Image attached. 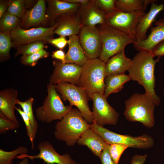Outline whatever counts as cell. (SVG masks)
<instances>
[{"label":"cell","instance_id":"1","mask_svg":"<svg viewBox=\"0 0 164 164\" xmlns=\"http://www.w3.org/2000/svg\"><path fill=\"white\" fill-rule=\"evenodd\" d=\"M150 53L139 51L134 56L128 71L131 80L137 81L144 87L145 93L158 106L161 103L160 97L155 90V78L154 70L156 63L160 58L156 60Z\"/></svg>","mask_w":164,"mask_h":164},{"label":"cell","instance_id":"2","mask_svg":"<svg viewBox=\"0 0 164 164\" xmlns=\"http://www.w3.org/2000/svg\"><path fill=\"white\" fill-rule=\"evenodd\" d=\"M125 105L123 114L127 120L140 122L148 128L154 126V109L156 105L145 93H135L125 101Z\"/></svg>","mask_w":164,"mask_h":164},{"label":"cell","instance_id":"3","mask_svg":"<svg viewBox=\"0 0 164 164\" xmlns=\"http://www.w3.org/2000/svg\"><path fill=\"white\" fill-rule=\"evenodd\" d=\"M77 108H72L55 126L54 136L57 139L65 142L68 146H73L80 136L90 128Z\"/></svg>","mask_w":164,"mask_h":164},{"label":"cell","instance_id":"4","mask_svg":"<svg viewBox=\"0 0 164 164\" xmlns=\"http://www.w3.org/2000/svg\"><path fill=\"white\" fill-rule=\"evenodd\" d=\"M106 63L99 58L88 59L82 67L78 86L89 96L94 93L104 94Z\"/></svg>","mask_w":164,"mask_h":164},{"label":"cell","instance_id":"5","mask_svg":"<svg viewBox=\"0 0 164 164\" xmlns=\"http://www.w3.org/2000/svg\"><path fill=\"white\" fill-rule=\"evenodd\" d=\"M47 95L43 104L35 109L36 117L39 121L49 123L54 120H61L73 108L65 106L56 89V85L48 84Z\"/></svg>","mask_w":164,"mask_h":164},{"label":"cell","instance_id":"6","mask_svg":"<svg viewBox=\"0 0 164 164\" xmlns=\"http://www.w3.org/2000/svg\"><path fill=\"white\" fill-rule=\"evenodd\" d=\"M101 35L102 46L99 58L106 63L111 57L124 50L135 39L123 32L113 27L104 25L99 29Z\"/></svg>","mask_w":164,"mask_h":164},{"label":"cell","instance_id":"7","mask_svg":"<svg viewBox=\"0 0 164 164\" xmlns=\"http://www.w3.org/2000/svg\"><path fill=\"white\" fill-rule=\"evenodd\" d=\"M56 86V91L62 99L68 101L70 105L76 106L86 121L90 124H92L94 121L93 113L88 104L91 98L86 92L80 87L69 83H59Z\"/></svg>","mask_w":164,"mask_h":164},{"label":"cell","instance_id":"8","mask_svg":"<svg viewBox=\"0 0 164 164\" xmlns=\"http://www.w3.org/2000/svg\"><path fill=\"white\" fill-rule=\"evenodd\" d=\"M90 128L109 144H120L128 147L145 149L151 148L154 144L153 138L147 134L138 136L121 135L99 126L94 121L90 124Z\"/></svg>","mask_w":164,"mask_h":164},{"label":"cell","instance_id":"9","mask_svg":"<svg viewBox=\"0 0 164 164\" xmlns=\"http://www.w3.org/2000/svg\"><path fill=\"white\" fill-rule=\"evenodd\" d=\"M58 25L56 22L52 26L39 27L27 29L21 28L19 26L10 33L14 47L29 43L39 41L48 43L53 38L54 31Z\"/></svg>","mask_w":164,"mask_h":164},{"label":"cell","instance_id":"10","mask_svg":"<svg viewBox=\"0 0 164 164\" xmlns=\"http://www.w3.org/2000/svg\"><path fill=\"white\" fill-rule=\"evenodd\" d=\"M93 100L94 121L98 125H116L119 115L108 103L104 94L94 93L89 96Z\"/></svg>","mask_w":164,"mask_h":164},{"label":"cell","instance_id":"11","mask_svg":"<svg viewBox=\"0 0 164 164\" xmlns=\"http://www.w3.org/2000/svg\"><path fill=\"white\" fill-rule=\"evenodd\" d=\"M145 13H129L117 10L107 14L105 25L123 32L136 40V28Z\"/></svg>","mask_w":164,"mask_h":164},{"label":"cell","instance_id":"12","mask_svg":"<svg viewBox=\"0 0 164 164\" xmlns=\"http://www.w3.org/2000/svg\"><path fill=\"white\" fill-rule=\"evenodd\" d=\"M37 148L39 153L34 155L27 154H20L15 158L23 159L27 158L32 160L40 159L46 164H77L76 162L67 153L59 154L55 150L52 144L47 141H43L38 144Z\"/></svg>","mask_w":164,"mask_h":164},{"label":"cell","instance_id":"13","mask_svg":"<svg viewBox=\"0 0 164 164\" xmlns=\"http://www.w3.org/2000/svg\"><path fill=\"white\" fill-rule=\"evenodd\" d=\"M54 70L49 79V84L56 85L61 82L67 83L78 86L82 67L71 63H63L54 60Z\"/></svg>","mask_w":164,"mask_h":164},{"label":"cell","instance_id":"14","mask_svg":"<svg viewBox=\"0 0 164 164\" xmlns=\"http://www.w3.org/2000/svg\"><path fill=\"white\" fill-rule=\"evenodd\" d=\"M78 36L80 44L88 59L98 58L101 52L102 43L99 29L83 27Z\"/></svg>","mask_w":164,"mask_h":164},{"label":"cell","instance_id":"15","mask_svg":"<svg viewBox=\"0 0 164 164\" xmlns=\"http://www.w3.org/2000/svg\"><path fill=\"white\" fill-rule=\"evenodd\" d=\"M46 3L45 0H38L34 5L27 10L20 19L19 27L22 29H27L31 27L49 24L46 15Z\"/></svg>","mask_w":164,"mask_h":164},{"label":"cell","instance_id":"16","mask_svg":"<svg viewBox=\"0 0 164 164\" xmlns=\"http://www.w3.org/2000/svg\"><path fill=\"white\" fill-rule=\"evenodd\" d=\"M78 14L83 27H95L97 24L105 25L106 13L96 6L92 0L82 5Z\"/></svg>","mask_w":164,"mask_h":164},{"label":"cell","instance_id":"17","mask_svg":"<svg viewBox=\"0 0 164 164\" xmlns=\"http://www.w3.org/2000/svg\"><path fill=\"white\" fill-rule=\"evenodd\" d=\"M56 22L58 25L54 30V33L60 36L77 35L83 27L78 12L60 15L56 19Z\"/></svg>","mask_w":164,"mask_h":164},{"label":"cell","instance_id":"18","mask_svg":"<svg viewBox=\"0 0 164 164\" xmlns=\"http://www.w3.org/2000/svg\"><path fill=\"white\" fill-rule=\"evenodd\" d=\"M46 15L50 26L55 23L56 18L60 15L68 13H77L82 5L68 2L63 0H46Z\"/></svg>","mask_w":164,"mask_h":164},{"label":"cell","instance_id":"19","mask_svg":"<svg viewBox=\"0 0 164 164\" xmlns=\"http://www.w3.org/2000/svg\"><path fill=\"white\" fill-rule=\"evenodd\" d=\"M155 25V26L151 27V32L145 39L135 42L133 46L136 50L151 53L155 47L164 40V19L156 21Z\"/></svg>","mask_w":164,"mask_h":164},{"label":"cell","instance_id":"20","mask_svg":"<svg viewBox=\"0 0 164 164\" xmlns=\"http://www.w3.org/2000/svg\"><path fill=\"white\" fill-rule=\"evenodd\" d=\"M18 91L13 88H5L0 91V114L9 119L19 123L15 114V105L19 100Z\"/></svg>","mask_w":164,"mask_h":164},{"label":"cell","instance_id":"21","mask_svg":"<svg viewBox=\"0 0 164 164\" xmlns=\"http://www.w3.org/2000/svg\"><path fill=\"white\" fill-rule=\"evenodd\" d=\"M155 1L151 3L149 12L145 13L139 20L136 29V41L143 40L147 38L148 29L159 13L164 9V4L158 5Z\"/></svg>","mask_w":164,"mask_h":164},{"label":"cell","instance_id":"22","mask_svg":"<svg viewBox=\"0 0 164 164\" xmlns=\"http://www.w3.org/2000/svg\"><path fill=\"white\" fill-rule=\"evenodd\" d=\"M77 143L79 145L87 146L95 156L98 157L109 145L90 128L84 132Z\"/></svg>","mask_w":164,"mask_h":164},{"label":"cell","instance_id":"23","mask_svg":"<svg viewBox=\"0 0 164 164\" xmlns=\"http://www.w3.org/2000/svg\"><path fill=\"white\" fill-rule=\"evenodd\" d=\"M68 49L66 54L64 63H71L82 66L88 60L80 44L78 36L74 35L69 36Z\"/></svg>","mask_w":164,"mask_h":164},{"label":"cell","instance_id":"24","mask_svg":"<svg viewBox=\"0 0 164 164\" xmlns=\"http://www.w3.org/2000/svg\"><path fill=\"white\" fill-rule=\"evenodd\" d=\"M132 60L125 55L124 50L111 57L106 63V77L108 76L125 73L128 71Z\"/></svg>","mask_w":164,"mask_h":164},{"label":"cell","instance_id":"25","mask_svg":"<svg viewBox=\"0 0 164 164\" xmlns=\"http://www.w3.org/2000/svg\"><path fill=\"white\" fill-rule=\"evenodd\" d=\"M131 79L125 73L107 76L104 80L105 88L104 95L107 98L111 94L120 91L124 87L125 83Z\"/></svg>","mask_w":164,"mask_h":164},{"label":"cell","instance_id":"26","mask_svg":"<svg viewBox=\"0 0 164 164\" xmlns=\"http://www.w3.org/2000/svg\"><path fill=\"white\" fill-rule=\"evenodd\" d=\"M152 0H117L116 9L127 12L138 13L144 12L147 5L155 1Z\"/></svg>","mask_w":164,"mask_h":164},{"label":"cell","instance_id":"27","mask_svg":"<svg viewBox=\"0 0 164 164\" xmlns=\"http://www.w3.org/2000/svg\"><path fill=\"white\" fill-rule=\"evenodd\" d=\"M36 1L32 0H9L7 12L21 19L27 10L34 5Z\"/></svg>","mask_w":164,"mask_h":164},{"label":"cell","instance_id":"28","mask_svg":"<svg viewBox=\"0 0 164 164\" xmlns=\"http://www.w3.org/2000/svg\"><path fill=\"white\" fill-rule=\"evenodd\" d=\"M20 22V19L6 12L0 18V32L10 34L12 31L19 26Z\"/></svg>","mask_w":164,"mask_h":164},{"label":"cell","instance_id":"29","mask_svg":"<svg viewBox=\"0 0 164 164\" xmlns=\"http://www.w3.org/2000/svg\"><path fill=\"white\" fill-rule=\"evenodd\" d=\"M13 47L10 34L0 32V62L9 60L11 57L9 51Z\"/></svg>","mask_w":164,"mask_h":164},{"label":"cell","instance_id":"30","mask_svg":"<svg viewBox=\"0 0 164 164\" xmlns=\"http://www.w3.org/2000/svg\"><path fill=\"white\" fill-rule=\"evenodd\" d=\"M34 101V98L31 97L25 101H21L19 99L17 102V104L20 106L23 112L28 116L34 134L36 136L38 125L32 110V105Z\"/></svg>","mask_w":164,"mask_h":164},{"label":"cell","instance_id":"31","mask_svg":"<svg viewBox=\"0 0 164 164\" xmlns=\"http://www.w3.org/2000/svg\"><path fill=\"white\" fill-rule=\"evenodd\" d=\"M44 41H39L19 46L16 48V53L14 57L20 55L25 56L30 55L46 47Z\"/></svg>","mask_w":164,"mask_h":164},{"label":"cell","instance_id":"32","mask_svg":"<svg viewBox=\"0 0 164 164\" xmlns=\"http://www.w3.org/2000/svg\"><path fill=\"white\" fill-rule=\"evenodd\" d=\"M28 149L20 146L11 151H6L0 149V164H12V160L19 154H27Z\"/></svg>","mask_w":164,"mask_h":164},{"label":"cell","instance_id":"33","mask_svg":"<svg viewBox=\"0 0 164 164\" xmlns=\"http://www.w3.org/2000/svg\"><path fill=\"white\" fill-rule=\"evenodd\" d=\"M49 55L44 49H42L30 55L22 56L20 59L22 64L28 66L33 67L40 59L47 57Z\"/></svg>","mask_w":164,"mask_h":164},{"label":"cell","instance_id":"34","mask_svg":"<svg viewBox=\"0 0 164 164\" xmlns=\"http://www.w3.org/2000/svg\"><path fill=\"white\" fill-rule=\"evenodd\" d=\"M128 147L126 145L120 144L109 145L108 148L110 155L115 163L118 164L121 155Z\"/></svg>","mask_w":164,"mask_h":164},{"label":"cell","instance_id":"35","mask_svg":"<svg viewBox=\"0 0 164 164\" xmlns=\"http://www.w3.org/2000/svg\"><path fill=\"white\" fill-rule=\"evenodd\" d=\"M94 3L106 14L117 10L116 0H92Z\"/></svg>","mask_w":164,"mask_h":164},{"label":"cell","instance_id":"36","mask_svg":"<svg viewBox=\"0 0 164 164\" xmlns=\"http://www.w3.org/2000/svg\"><path fill=\"white\" fill-rule=\"evenodd\" d=\"M15 110L21 116L25 125L28 136L32 144V149H34V140L36 136L34 135L32 129L28 116L22 110L21 108H15Z\"/></svg>","mask_w":164,"mask_h":164},{"label":"cell","instance_id":"37","mask_svg":"<svg viewBox=\"0 0 164 164\" xmlns=\"http://www.w3.org/2000/svg\"><path fill=\"white\" fill-rule=\"evenodd\" d=\"M19 127V123L13 121L0 114V134H4L8 130L18 129Z\"/></svg>","mask_w":164,"mask_h":164},{"label":"cell","instance_id":"38","mask_svg":"<svg viewBox=\"0 0 164 164\" xmlns=\"http://www.w3.org/2000/svg\"><path fill=\"white\" fill-rule=\"evenodd\" d=\"M48 43L51 44L59 50H62L68 43V40L65 36H60L56 38H52L49 40Z\"/></svg>","mask_w":164,"mask_h":164},{"label":"cell","instance_id":"39","mask_svg":"<svg viewBox=\"0 0 164 164\" xmlns=\"http://www.w3.org/2000/svg\"><path fill=\"white\" fill-rule=\"evenodd\" d=\"M109 145L103 151L99 157L101 164H117L114 161L110 155L108 148Z\"/></svg>","mask_w":164,"mask_h":164},{"label":"cell","instance_id":"40","mask_svg":"<svg viewBox=\"0 0 164 164\" xmlns=\"http://www.w3.org/2000/svg\"><path fill=\"white\" fill-rule=\"evenodd\" d=\"M151 53L154 57L160 58L164 55V40L158 44L152 51Z\"/></svg>","mask_w":164,"mask_h":164},{"label":"cell","instance_id":"41","mask_svg":"<svg viewBox=\"0 0 164 164\" xmlns=\"http://www.w3.org/2000/svg\"><path fill=\"white\" fill-rule=\"evenodd\" d=\"M147 156V154L143 155H135L132 157L130 164H144Z\"/></svg>","mask_w":164,"mask_h":164},{"label":"cell","instance_id":"42","mask_svg":"<svg viewBox=\"0 0 164 164\" xmlns=\"http://www.w3.org/2000/svg\"><path fill=\"white\" fill-rule=\"evenodd\" d=\"M66 54L62 50H57L52 53L51 57L56 60L61 61L64 63L65 57Z\"/></svg>","mask_w":164,"mask_h":164},{"label":"cell","instance_id":"43","mask_svg":"<svg viewBox=\"0 0 164 164\" xmlns=\"http://www.w3.org/2000/svg\"><path fill=\"white\" fill-rule=\"evenodd\" d=\"M9 0L0 1V18L7 12L9 3Z\"/></svg>","mask_w":164,"mask_h":164},{"label":"cell","instance_id":"44","mask_svg":"<svg viewBox=\"0 0 164 164\" xmlns=\"http://www.w3.org/2000/svg\"><path fill=\"white\" fill-rule=\"evenodd\" d=\"M68 2L76 4H85L87 3L89 0H63Z\"/></svg>","mask_w":164,"mask_h":164},{"label":"cell","instance_id":"45","mask_svg":"<svg viewBox=\"0 0 164 164\" xmlns=\"http://www.w3.org/2000/svg\"><path fill=\"white\" fill-rule=\"evenodd\" d=\"M163 4H164V1H163Z\"/></svg>","mask_w":164,"mask_h":164}]
</instances>
